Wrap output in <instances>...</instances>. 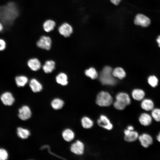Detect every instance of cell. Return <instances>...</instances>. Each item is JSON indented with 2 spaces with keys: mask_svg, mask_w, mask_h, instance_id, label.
<instances>
[{
  "mask_svg": "<svg viewBox=\"0 0 160 160\" xmlns=\"http://www.w3.org/2000/svg\"><path fill=\"white\" fill-rule=\"evenodd\" d=\"M1 11V15L6 14L2 19L4 22H8L9 24L13 23L14 20L19 15V10L17 6L14 2H10L7 5L0 7Z\"/></svg>",
  "mask_w": 160,
  "mask_h": 160,
  "instance_id": "1",
  "label": "cell"
},
{
  "mask_svg": "<svg viewBox=\"0 0 160 160\" xmlns=\"http://www.w3.org/2000/svg\"><path fill=\"white\" fill-rule=\"evenodd\" d=\"M112 68L109 66L104 67L101 72L99 79L103 85H113L116 83V80L112 74Z\"/></svg>",
  "mask_w": 160,
  "mask_h": 160,
  "instance_id": "2",
  "label": "cell"
},
{
  "mask_svg": "<svg viewBox=\"0 0 160 160\" xmlns=\"http://www.w3.org/2000/svg\"><path fill=\"white\" fill-rule=\"evenodd\" d=\"M96 104L101 107L110 106L113 102V98L107 92L101 91L99 93L96 97Z\"/></svg>",
  "mask_w": 160,
  "mask_h": 160,
  "instance_id": "3",
  "label": "cell"
},
{
  "mask_svg": "<svg viewBox=\"0 0 160 160\" xmlns=\"http://www.w3.org/2000/svg\"><path fill=\"white\" fill-rule=\"evenodd\" d=\"M52 41L50 38L48 36H41L36 43L37 46L41 49L47 50H49L51 47Z\"/></svg>",
  "mask_w": 160,
  "mask_h": 160,
  "instance_id": "4",
  "label": "cell"
},
{
  "mask_svg": "<svg viewBox=\"0 0 160 160\" xmlns=\"http://www.w3.org/2000/svg\"><path fill=\"white\" fill-rule=\"evenodd\" d=\"M151 23L148 17L142 14H138L136 15L134 19V23L137 25L146 27L148 26Z\"/></svg>",
  "mask_w": 160,
  "mask_h": 160,
  "instance_id": "5",
  "label": "cell"
},
{
  "mask_svg": "<svg viewBox=\"0 0 160 160\" xmlns=\"http://www.w3.org/2000/svg\"><path fill=\"white\" fill-rule=\"evenodd\" d=\"M70 150L72 153L75 154L82 155L84 153V145L82 142L78 140L71 145Z\"/></svg>",
  "mask_w": 160,
  "mask_h": 160,
  "instance_id": "6",
  "label": "cell"
},
{
  "mask_svg": "<svg viewBox=\"0 0 160 160\" xmlns=\"http://www.w3.org/2000/svg\"><path fill=\"white\" fill-rule=\"evenodd\" d=\"M99 126L108 130H111L113 128V125L108 118L105 115H102L97 120Z\"/></svg>",
  "mask_w": 160,
  "mask_h": 160,
  "instance_id": "7",
  "label": "cell"
},
{
  "mask_svg": "<svg viewBox=\"0 0 160 160\" xmlns=\"http://www.w3.org/2000/svg\"><path fill=\"white\" fill-rule=\"evenodd\" d=\"M58 31L60 33L65 37H69L73 32V28L69 24L65 23L62 24L58 28Z\"/></svg>",
  "mask_w": 160,
  "mask_h": 160,
  "instance_id": "8",
  "label": "cell"
},
{
  "mask_svg": "<svg viewBox=\"0 0 160 160\" xmlns=\"http://www.w3.org/2000/svg\"><path fill=\"white\" fill-rule=\"evenodd\" d=\"M138 139L141 145L145 148L148 147L153 142V140L151 136L146 133H143L139 135Z\"/></svg>",
  "mask_w": 160,
  "mask_h": 160,
  "instance_id": "9",
  "label": "cell"
},
{
  "mask_svg": "<svg viewBox=\"0 0 160 160\" xmlns=\"http://www.w3.org/2000/svg\"><path fill=\"white\" fill-rule=\"evenodd\" d=\"M18 116L21 119L25 120L31 117V112L30 108L27 105H24L18 110Z\"/></svg>",
  "mask_w": 160,
  "mask_h": 160,
  "instance_id": "10",
  "label": "cell"
},
{
  "mask_svg": "<svg viewBox=\"0 0 160 160\" xmlns=\"http://www.w3.org/2000/svg\"><path fill=\"white\" fill-rule=\"evenodd\" d=\"M0 99L3 104L6 105H11L15 101L12 94L8 92L3 93L1 96Z\"/></svg>",
  "mask_w": 160,
  "mask_h": 160,
  "instance_id": "11",
  "label": "cell"
},
{
  "mask_svg": "<svg viewBox=\"0 0 160 160\" xmlns=\"http://www.w3.org/2000/svg\"><path fill=\"white\" fill-rule=\"evenodd\" d=\"M151 115L147 113H143L140 116L139 121L140 124L144 126L150 125L152 121Z\"/></svg>",
  "mask_w": 160,
  "mask_h": 160,
  "instance_id": "12",
  "label": "cell"
},
{
  "mask_svg": "<svg viewBox=\"0 0 160 160\" xmlns=\"http://www.w3.org/2000/svg\"><path fill=\"white\" fill-rule=\"evenodd\" d=\"M116 100L127 106L131 103V100L129 95L124 92H120L116 96Z\"/></svg>",
  "mask_w": 160,
  "mask_h": 160,
  "instance_id": "13",
  "label": "cell"
},
{
  "mask_svg": "<svg viewBox=\"0 0 160 160\" xmlns=\"http://www.w3.org/2000/svg\"><path fill=\"white\" fill-rule=\"evenodd\" d=\"M141 107L142 109L145 111H151L154 108V104L151 100L145 99L142 101Z\"/></svg>",
  "mask_w": 160,
  "mask_h": 160,
  "instance_id": "14",
  "label": "cell"
},
{
  "mask_svg": "<svg viewBox=\"0 0 160 160\" xmlns=\"http://www.w3.org/2000/svg\"><path fill=\"white\" fill-rule=\"evenodd\" d=\"M27 64L32 70L34 71L39 70L41 67L40 62L39 60L36 58L30 59L28 62Z\"/></svg>",
  "mask_w": 160,
  "mask_h": 160,
  "instance_id": "15",
  "label": "cell"
},
{
  "mask_svg": "<svg viewBox=\"0 0 160 160\" xmlns=\"http://www.w3.org/2000/svg\"><path fill=\"white\" fill-rule=\"evenodd\" d=\"M29 86L32 90L34 92H39L42 89L41 84L35 79H33L30 80Z\"/></svg>",
  "mask_w": 160,
  "mask_h": 160,
  "instance_id": "16",
  "label": "cell"
},
{
  "mask_svg": "<svg viewBox=\"0 0 160 160\" xmlns=\"http://www.w3.org/2000/svg\"><path fill=\"white\" fill-rule=\"evenodd\" d=\"M133 98L137 101L142 100L144 99L145 95L144 91L142 89H134L132 93Z\"/></svg>",
  "mask_w": 160,
  "mask_h": 160,
  "instance_id": "17",
  "label": "cell"
},
{
  "mask_svg": "<svg viewBox=\"0 0 160 160\" xmlns=\"http://www.w3.org/2000/svg\"><path fill=\"white\" fill-rule=\"evenodd\" d=\"M55 67V62L53 60H49L46 61L43 65L42 68L46 73L52 72Z\"/></svg>",
  "mask_w": 160,
  "mask_h": 160,
  "instance_id": "18",
  "label": "cell"
},
{
  "mask_svg": "<svg viewBox=\"0 0 160 160\" xmlns=\"http://www.w3.org/2000/svg\"><path fill=\"white\" fill-rule=\"evenodd\" d=\"M62 135L63 139L67 142L71 141L75 137V134L73 132L69 129L64 130L62 132Z\"/></svg>",
  "mask_w": 160,
  "mask_h": 160,
  "instance_id": "19",
  "label": "cell"
},
{
  "mask_svg": "<svg viewBox=\"0 0 160 160\" xmlns=\"http://www.w3.org/2000/svg\"><path fill=\"white\" fill-rule=\"evenodd\" d=\"M57 82L62 86H65L68 84V77L63 73H59L56 77Z\"/></svg>",
  "mask_w": 160,
  "mask_h": 160,
  "instance_id": "20",
  "label": "cell"
},
{
  "mask_svg": "<svg viewBox=\"0 0 160 160\" xmlns=\"http://www.w3.org/2000/svg\"><path fill=\"white\" fill-rule=\"evenodd\" d=\"M139 136V134L137 132L134 130L131 131L128 135L124 136V139L127 142H133L138 139Z\"/></svg>",
  "mask_w": 160,
  "mask_h": 160,
  "instance_id": "21",
  "label": "cell"
},
{
  "mask_svg": "<svg viewBox=\"0 0 160 160\" xmlns=\"http://www.w3.org/2000/svg\"><path fill=\"white\" fill-rule=\"evenodd\" d=\"M15 81L17 86L18 87H23L27 83L28 78L24 76L21 75L17 76L15 78Z\"/></svg>",
  "mask_w": 160,
  "mask_h": 160,
  "instance_id": "22",
  "label": "cell"
},
{
  "mask_svg": "<svg viewBox=\"0 0 160 160\" xmlns=\"http://www.w3.org/2000/svg\"><path fill=\"white\" fill-rule=\"evenodd\" d=\"M81 122L83 127L87 129L91 128L94 124L93 121L87 116H84L82 117L81 120Z\"/></svg>",
  "mask_w": 160,
  "mask_h": 160,
  "instance_id": "23",
  "label": "cell"
},
{
  "mask_svg": "<svg viewBox=\"0 0 160 160\" xmlns=\"http://www.w3.org/2000/svg\"><path fill=\"white\" fill-rule=\"evenodd\" d=\"M55 25V23L53 20H49L44 23L43 28L46 32H48L53 30Z\"/></svg>",
  "mask_w": 160,
  "mask_h": 160,
  "instance_id": "24",
  "label": "cell"
},
{
  "mask_svg": "<svg viewBox=\"0 0 160 160\" xmlns=\"http://www.w3.org/2000/svg\"><path fill=\"white\" fill-rule=\"evenodd\" d=\"M17 134L20 138L25 139L28 138L30 135V131L26 129L19 127L17 129Z\"/></svg>",
  "mask_w": 160,
  "mask_h": 160,
  "instance_id": "25",
  "label": "cell"
},
{
  "mask_svg": "<svg viewBox=\"0 0 160 160\" xmlns=\"http://www.w3.org/2000/svg\"><path fill=\"white\" fill-rule=\"evenodd\" d=\"M113 76L122 79L126 76V73L124 70L121 68L117 67L115 68L112 71Z\"/></svg>",
  "mask_w": 160,
  "mask_h": 160,
  "instance_id": "26",
  "label": "cell"
},
{
  "mask_svg": "<svg viewBox=\"0 0 160 160\" xmlns=\"http://www.w3.org/2000/svg\"><path fill=\"white\" fill-rule=\"evenodd\" d=\"M64 104L63 101L60 99L56 98L53 100L51 102V105L55 110L61 108Z\"/></svg>",
  "mask_w": 160,
  "mask_h": 160,
  "instance_id": "27",
  "label": "cell"
},
{
  "mask_svg": "<svg viewBox=\"0 0 160 160\" xmlns=\"http://www.w3.org/2000/svg\"><path fill=\"white\" fill-rule=\"evenodd\" d=\"M85 75L92 79L97 78L98 76L97 72L95 68H90L86 70L85 72Z\"/></svg>",
  "mask_w": 160,
  "mask_h": 160,
  "instance_id": "28",
  "label": "cell"
},
{
  "mask_svg": "<svg viewBox=\"0 0 160 160\" xmlns=\"http://www.w3.org/2000/svg\"><path fill=\"white\" fill-rule=\"evenodd\" d=\"M148 84L153 87H155L158 84V79L154 75H151L148 79Z\"/></svg>",
  "mask_w": 160,
  "mask_h": 160,
  "instance_id": "29",
  "label": "cell"
},
{
  "mask_svg": "<svg viewBox=\"0 0 160 160\" xmlns=\"http://www.w3.org/2000/svg\"><path fill=\"white\" fill-rule=\"evenodd\" d=\"M151 116L157 122L160 121V109L153 108L151 112Z\"/></svg>",
  "mask_w": 160,
  "mask_h": 160,
  "instance_id": "30",
  "label": "cell"
},
{
  "mask_svg": "<svg viewBox=\"0 0 160 160\" xmlns=\"http://www.w3.org/2000/svg\"><path fill=\"white\" fill-rule=\"evenodd\" d=\"M113 106L116 109L119 110H123L127 106L125 105L116 100L114 103Z\"/></svg>",
  "mask_w": 160,
  "mask_h": 160,
  "instance_id": "31",
  "label": "cell"
},
{
  "mask_svg": "<svg viewBox=\"0 0 160 160\" xmlns=\"http://www.w3.org/2000/svg\"><path fill=\"white\" fill-rule=\"evenodd\" d=\"M8 154L4 149L0 148V160H6L8 159Z\"/></svg>",
  "mask_w": 160,
  "mask_h": 160,
  "instance_id": "32",
  "label": "cell"
},
{
  "mask_svg": "<svg viewBox=\"0 0 160 160\" xmlns=\"http://www.w3.org/2000/svg\"><path fill=\"white\" fill-rule=\"evenodd\" d=\"M6 46L5 41L4 39H0V51L4 50L6 48Z\"/></svg>",
  "mask_w": 160,
  "mask_h": 160,
  "instance_id": "33",
  "label": "cell"
},
{
  "mask_svg": "<svg viewBox=\"0 0 160 160\" xmlns=\"http://www.w3.org/2000/svg\"><path fill=\"white\" fill-rule=\"evenodd\" d=\"M121 0H110L111 2L115 5H118L121 2Z\"/></svg>",
  "mask_w": 160,
  "mask_h": 160,
  "instance_id": "34",
  "label": "cell"
},
{
  "mask_svg": "<svg viewBox=\"0 0 160 160\" xmlns=\"http://www.w3.org/2000/svg\"><path fill=\"white\" fill-rule=\"evenodd\" d=\"M156 42L158 44V45L160 48V35L156 39Z\"/></svg>",
  "mask_w": 160,
  "mask_h": 160,
  "instance_id": "35",
  "label": "cell"
},
{
  "mask_svg": "<svg viewBox=\"0 0 160 160\" xmlns=\"http://www.w3.org/2000/svg\"><path fill=\"white\" fill-rule=\"evenodd\" d=\"M127 129L130 131H132L134 130V128L133 126H128L127 127Z\"/></svg>",
  "mask_w": 160,
  "mask_h": 160,
  "instance_id": "36",
  "label": "cell"
},
{
  "mask_svg": "<svg viewBox=\"0 0 160 160\" xmlns=\"http://www.w3.org/2000/svg\"><path fill=\"white\" fill-rule=\"evenodd\" d=\"M3 25L0 22V32L3 31Z\"/></svg>",
  "mask_w": 160,
  "mask_h": 160,
  "instance_id": "37",
  "label": "cell"
},
{
  "mask_svg": "<svg viewBox=\"0 0 160 160\" xmlns=\"http://www.w3.org/2000/svg\"><path fill=\"white\" fill-rule=\"evenodd\" d=\"M156 139L157 141L160 143V132L156 137Z\"/></svg>",
  "mask_w": 160,
  "mask_h": 160,
  "instance_id": "38",
  "label": "cell"
}]
</instances>
